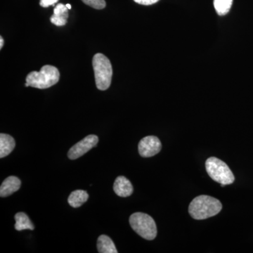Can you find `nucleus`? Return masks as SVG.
Returning <instances> with one entry per match:
<instances>
[{"instance_id":"1","label":"nucleus","mask_w":253,"mask_h":253,"mask_svg":"<svg viewBox=\"0 0 253 253\" xmlns=\"http://www.w3.org/2000/svg\"><path fill=\"white\" fill-rule=\"evenodd\" d=\"M222 208L220 201L212 196L201 195L195 198L189 205L190 215L197 220L217 215Z\"/></svg>"},{"instance_id":"2","label":"nucleus","mask_w":253,"mask_h":253,"mask_svg":"<svg viewBox=\"0 0 253 253\" xmlns=\"http://www.w3.org/2000/svg\"><path fill=\"white\" fill-rule=\"evenodd\" d=\"M59 70L55 66L46 65L42 67L40 72L30 73L26 77L25 85L38 89H47L56 84L59 81Z\"/></svg>"},{"instance_id":"3","label":"nucleus","mask_w":253,"mask_h":253,"mask_svg":"<svg viewBox=\"0 0 253 253\" xmlns=\"http://www.w3.org/2000/svg\"><path fill=\"white\" fill-rule=\"evenodd\" d=\"M92 66L96 87L101 91L109 89L113 76L112 65L110 60L105 55L98 53L93 57Z\"/></svg>"},{"instance_id":"4","label":"nucleus","mask_w":253,"mask_h":253,"mask_svg":"<svg viewBox=\"0 0 253 253\" xmlns=\"http://www.w3.org/2000/svg\"><path fill=\"white\" fill-rule=\"evenodd\" d=\"M129 224L133 230L146 240H154L157 236L156 222L149 214L135 212L129 217Z\"/></svg>"},{"instance_id":"5","label":"nucleus","mask_w":253,"mask_h":253,"mask_svg":"<svg viewBox=\"0 0 253 253\" xmlns=\"http://www.w3.org/2000/svg\"><path fill=\"white\" fill-rule=\"evenodd\" d=\"M206 171L213 180L220 184H231L235 181L230 168L221 160L215 157L208 158L206 162Z\"/></svg>"},{"instance_id":"6","label":"nucleus","mask_w":253,"mask_h":253,"mask_svg":"<svg viewBox=\"0 0 253 253\" xmlns=\"http://www.w3.org/2000/svg\"><path fill=\"white\" fill-rule=\"evenodd\" d=\"M98 142L99 138L97 136L94 134L86 136L83 140L79 141L71 148L68 153V158L71 160L78 159L95 147Z\"/></svg>"},{"instance_id":"7","label":"nucleus","mask_w":253,"mask_h":253,"mask_svg":"<svg viewBox=\"0 0 253 253\" xmlns=\"http://www.w3.org/2000/svg\"><path fill=\"white\" fill-rule=\"evenodd\" d=\"M162 149V144L157 136H148L143 138L139 143L138 149L141 156L149 158L158 154Z\"/></svg>"},{"instance_id":"8","label":"nucleus","mask_w":253,"mask_h":253,"mask_svg":"<svg viewBox=\"0 0 253 253\" xmlns=\"http://www.w3.org/2000/svg\"><path fill=\"white\" fill-rule=\"evenodd\" d=\"M113 190L120 197L126 198L132 194L133 186L129 179L120 176L115 181Z\"/></svg>"},{"instance_id":"9","label":"nucleus","mask_w":253,"mask_h":253,"mask_svg":"<svg viewBox=\"0 0 253 253\" xmlns=\"http://www.w3.org/2000/svg\"><path fill=\"white\" fill-rule=\"evenodd\" d=\"M21 181L18 177L10 176L6 178L1 184L0 187V196L2 198L7 197L19 190Z\"/></svg>"},{"instance_id":"10","label":"nucleus","mask_w":253,"mask_h":253,"mask_svg":"<svg viewBox=\"0 0 253 253\" xmlns=\"http://www.w3.org/2000/svg\"><path fill=\"white\" fill-rule=\"evenodd\" d=\"M68 9L66 5L59 4L55 6L54 14L50 18L51 23L56 26H63L67 23Z\"/></svg>"},{"instance_id":"11","label":"nucleus","mask_w":253,"mask_h":253,"mask_svg":"<svg viewBox=\"0 0 253 253\" xmlns=\"http://www.w3.org/2000/svg\"><path fill=\"white\" fill-rule=\"evenodd\" d=\"M16 143L12 136L9 134H0V158H3L7 156L14 149Z\"/></svg>"},{"instance_id":"12","label":"nucleus","mask_w":253,"mask_h":253,"mask_svg":"<svg viewBox=\"0 0 253 253\" xmlns=\"http://www.w3.org/2000/svg\"><path fill=\"white\" fill-rule=\"evenodd\" d=\"M89 199V195L84 190H76L73 191L68 197V201L73 208H79L83 206Z\"/></svg>"},{"instance_id":"13","label":"nucleus","mask_w":253,"mask_h":253,"mask_svg":"<svg viewBox=\"0 0 253 253\" xmlns=\"http://www.w3.org/2000/svg\"><path fill=\"white\" fill-rule=\"evenodd\" d=\"M97 249L100 253H118L114 243L106 235H101L98 238Z\"/></svg>"},{"instance_id":"14","label":"nucleus","mask_w":253,"mask_h":253,"mask_svg":"<svg viewBox=\"0 0 253 253\" xmlns=\"http://www.w3.org/2000/svg\"><path fill=\"white\" fill-rule=\"evenodd\" d=\"M15 219H16V224H15L16 230L22 231L26 229L34 230L35 226L26 213L18 212L15 215Z\"/></svg>"},{"instance_id":"15","label":"nucleus","mask_w":253,"mask_h":253,"mask_svg":"<svg viewBox=\"0 0 253 253\" xmlns=\"http://www.w3.org/2000/svg\"><path fill=\"white\" fill-rule=\"evenodd\" d=\"M233 0H214V9L219 16H224L230 11Z\"/></svg>"},{"instance_id":"16","label":"nucleus","mask_w":253,"mask_h":253,"mask_svg":"<svg viewBox=\"0 0 253 253\" xmlns=\"http://www.w3.org/2000/svg\"><path fill=\"white\" fill-rule=\"evenodd\" d=\"M84 4L96 9H103L106 7L105 0H82Z\"/></svg>"},{"instance_id":"17","label":"nucleus","mask_w":253,"mask_h":253,"mask_svg":"<svg viewBox=\"0 0 253 253\" xmlns=\"http://www.w3.org/2000/svg\"><path fill=\"white\" fill-rule=\"evenodd\" d=\"M58 1H59V0H41L40 5L42 7L46 8L50 6H54Z\"/></svg>"},{"instance_id":"18","label":"nucleus","mask_w":253,"mask_h":253,"mask_svg":"<svg viewBox=\"0 0 253 253\" xmlns=\"http://www.w3.org/2000/svg\"><path fill=\"white\" fill-rule=\"evenodd\" d=\"M134 1L137 4L148 6V5L156 4L159 0H134Z\"/></svg>"},{"instance_id":"19","label":"nucleus","mask_w":253,"mask_h":253,"mask_svg":"<svg viewBox=\"0 0 253 253\" xmlns=\"http://www.w3.org/2000/svg\"><path fill=\"white\" fill-rule=\"evenodd\" d=\"M3 46H4V39L2 37H0V49H2Z\"/></svg>"},{"instance_id":"20","label":"nucleus","mask_w":253,"mask_h":253,"mask_svg":"<svg viewBox=\"0 0 253 253\" xmlns=\"http://www.w3.org/2000/svg\"><path fill=\"white\" fill-rule=\"evenodd\" d=\"M66 6H67V8L68 9H71V4H66Z\"/></svg>"}]
</instances>
